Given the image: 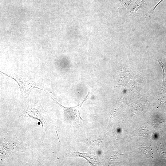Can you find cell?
Here are the masks:
<instances>
[{"mask_svg":"<svg viewBox=\"0 0 166 166\" xmlns=\"http://www.w3.org/2000/svg\"><path fill=\"white\" fill-rule=\"evenodd\" d=\"M140 151L145 155L148 157H152V151L150 148L146 146L143 147L142 146L139 148Z\"/></svg>","mask_w":166,"mask_h":166,"instance_id":"obj_7","label":"cell"},{"mask_svg":"<svg viewBox=\"0 0 166 166\" xmlns=\"http://www.w3.org/2000/svg\"><path fill=\"white\" fill-rule=\"evenodd\" d=\"M6 76L13 79L17 83L20 89V93L26 97L27 99L32 90L37 88L43 90L37 86L31 81L27 78L22 77L15 74H8L1 72Z\"/></svg>","mask_w":166,"mask_h":166,"instance_id":"obj_3","label":"cell"},{"mask_svg":"<svg viewBox=\"0 0 166 166\" xmlns=\"http://www.w3.org/2000/svg\"><path fill=\"white\" fill-rule=\"evenodd\" d=\"M162 68L163 72V81L162 86L160 91L159 97L160 101L164 103H166V70L164 65L161 62L157 60Z\"/></svg>","mask_w":166,"mask_h":166,"instance_id":"obj_5","label":"cell"},{"mask_svg":"<svg viewBox=\"0 0 166 166\" xmlns=\"http://www.w3.org/2000/svg\"><path fill=\"white\" fill-rule=\"evenodd\" d=\"M133 0H121V5L122 7L126 8L132 2Z\"/></svg>","mask_w":166,"mask_h":166,"instance_id":"obj_8","label":"cell"},{"mask_svg":"<svg viewBox=\"0 0 166 166\" xmlns=\"http://www.w3.org/2000/svg\"><path fill=\"white\" fill-rule=\"evenodd\" d=\"M145 3V0H136L131 7L130 13H134L137 12L144 6Z\"/></svg>","mask_w":166,"mask_h":166,"instance_id":"obj_6","label":"cell"},{"mask_svg":"<svg viewBox=\"0 0 166 166\" xmlns=\"http://www.w3.org/2000/svg\"><path fill=\"white\" fill-rule=\"evenodd\" d=\"M1 160L8 161L10 155L17 151L23 152L26 148L23 143L19 141L14 133L10 131L2 132L0 139Z\"/></svg>","mask_w":166,"mask_h":166,"instance_id":"obj_1","label":"cell"},{"mask_svg":"<svg viewBox=\"0 0 166 166\" xmlns=\"http://www.w3.org/2000/svg\"><path fill=\"white\" fill-rule=\"evenodd\" d=\"M46 114V112L42 107L40 101H34L30 102L25 111L19 117H27L38 120L45 133L48 122Z\"/></svg>","mask_w":166,"mask_h":166,"instance_id":"obj_2","label":"cell"},{"mask_svg":"<svg viewBox=\"0 0 166 166\" xmlns=\"http://www.w3.org/2000/svg\"><path fill=\"white\" fill-rule=\"evenodd\" d=\"M50 97L63 109L65 117L69 122L72 123L75 122V121L77 122L76 119H75V117L78 120L79 118L81 117L80 116V107L83 102L85 100V99L81 104L77 106L72 108H66L61 105L51 97Z\"/></svg>","mask_w":166,"mask_h":166,"instance_id":"obj_4","label":"cell"},{"mask_svg":"<svg viewBox=\"0 0 166 166\" xmlns=\"http://www.w3.org/2000/svg\"><path fill=\"white\" fill-rule=\"evenodd\" d=\"M164 0H160V1L156 5V6L153 8V9L155 10L156 7Z\"/></svg>","mask_w":166,"mask_h":166,"instance_id":"obj_9","label":"cell"},{"mask_svg":"<svg viewBox=\"0 0 166 166\" xmlns=\"http://www.w3.org/2000/svg\"><path fill=\"white\" fill-rule=\"evenodd\" d=\"M98 153L99 154H101V151H99Z\"/></svg>","mask_w":166,"mask_h":166,"instance_id":"obj_10","label":"cell"}]
</instances>
